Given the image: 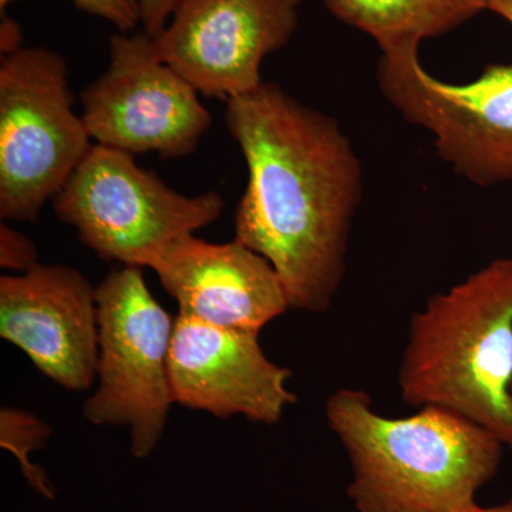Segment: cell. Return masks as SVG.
<instances>
[{"mask_svg": "<svg viewBox=\"0 0 512 512\" xmlns=\"http://www.w3.org/2000/svg\"><path fill=\"white\" fill-rule=\"evenodd\" d=\"M225 121L248 167L235 239L274 266L291 309L329 311L365 185L352 141L274 83L228 100Z\"/></svg>", "mask_w": 512, "mask_h": 512, "instance_id": "obj_1", "label": "cell"}, {"mask_svg": "<svg viewBox=\"0 0 512 512\" xmlns=\"http://www.w3.org/2000/svg\"><path fill=\"white\" fill-rule=\"evenodd\" d=\"M325 414L348 454L357 512H466L503 461V441L443 407L393 419L345 387L330 394Z\"/></svg>", "mask_w": 512, "mask_h": 512, "instance_id": "obj_2", "label": "cell"}, {"mask_svg": "<svg viewBox=\"0 0 512 512\" xmlns=\"http://www.w3.org/2000/svg\"><path fill=\"white\" fill-rule=\"evenodd\" d=\"M397 382L404 403L461 414L512 451V258L414 313Z\"/></svg>", "mask_w": 512, "mask_h": 512, "instance_id": "obj_3", "label": "cell"}, {"mask_svg": "<svg viewBox=\"0 0 512 512\" xmlns=\"http://www.w3.org/2000/svg\"><path fill=\"white\" fill-rule=\"evenodd\" d=\"M53 207L101 261L143 269L175 238L217 221L225 201L215 191L181 194L137 165L133 154L97 144L53 198Z\"/></svg>", "mask_w": 512, "mask_h": 512, "instance_id": "obj_4", "label": "cell"}, {"mask_svg": "<svg viewBox=\"0 0 512 512\" xmlns=\"http://www.w3.org/2000/svg\"><path fill=\"white\" fill-rule=\"evenodd\" d=\"M62 55L22 47L0 64V217L36 222L92 148Z\"/></svg>", "mask_w": 512, "mask_h": 512, "instance_id": "obj_5", "label": "cell"}, {"mask_svg": "<svg viewBox=\"0 0 512 512\" xmlns=\"http://www.w3.org/2000/svg\"><path fill=\"white\" fill-rule=\"evenodd\" d=\"M97 389L83 406L96 426L130 431L131 453H153L174 404L168 353L175 319L151 295L138 266L113 269L96 288Z\"/></svg>", "mask_w": 512, "mask_h": 512, "instance_id": "obj_6", "label": "cell"}, {"mask_svg": "<svg viewBox=\"0 0 512 512\" xmlns=\"http://www.w3.org/2000/svg\"><path fill=\"white\" fill-rule=\"evenodd\" d=\"M377 82L407 123L429 131L454 173L480 187L512 181V63L451 84L424 70L419 47H406L382 53Z\"/></svg>", "mask_w": 512, "mask_h": 512, "instance_id": "obj_7", "label": "cell"}, {"mask_svg": "<svg viewBox=\"0 0 512 512\" xmlns=\"http://www.w3.org/2000/svg\"><path fill=\"white\" fill-rule=\"evenodd\" d=\"M82 106L90 137L128 154L190 156L212 123L197 90L158 59L144 30L111 36L109 66L83 90Z\"/></svg>", "mask_w": 512, "mask_h": 512, "instance_id": "obj_8", "label": "cell"}, {"mask_svg": "<svg viewBox=\"0 0 512 512\" xmlns=\"http://www.w3.org/2000/svg\"><path fill=\"white\" fill-rule=\"evenodd\" d=\"M301 0H180L153 49L198 93L228 101L255 92L266 56L288 45Z\"/></svg>", "mask_w": 512, "mask_h": 512, "instance_id": "obj_9", "label": "cell"}, {"mask_svg": "<svg viewBox=\"0 0 512 512\" xmlns=\"http://www.w3.org/2000/svg\"><path fill=\"white\" fill-rule=\"evenodd\" d=\"M0 336L73 392L93 386L99 359L96 288L64 265L0 278Z\"/></svg>", "mask_w": 512, "mask_h": 512, "instance_id": "obj_10", "label": "cell"}, {"mask_svg": "<svg viewBox=\"0 0 512 512\" xmlns=\"http://www.w3.org/2000/svg\"><path fill=\"white\" fill-rule=\"evenodd\" d=\"M174 403L220 419L244 416L274 426L298 402L292 372L268 359L259 333L218 328L177 315L168 353Z\"/></svg>", "mask_w": 512, "mask_h": 512, "instance_id": "obj_11", "label": "cell"}, {"mask_svg": "<svg viewBox=\"0 0 512 512\" xmlns=\"http://www.w3.org/2000/svg\"><path fill=\"white\" fill-rule=\"evenodd\" d=\"M150 269L178 303V315L218 328L261 333L291 309L274 266L238 239L210 244L181 235Z\"/></svg>", "mask_w": 512, "mask_h": 512, "instance_id": "obj_12", "label": "cell"}, {"mask_svg": "<svg viewBox=\"0 0 512 512\" xmlns=\"http://www.w3.org/2000/svg\"><path fill=\"white\" fill-rule=\"evenodd\" d=\"M339 19L375 39L380 52L420 47L453 32L487 8V0H323Z\"/></svg>", "mask_w": 512, "mask_h": 512, "instance_id": "obj_13", "label": "cell"}, {"mask_svg": "<svg viewBox=\"0 0 512 512\" xmlns=\"http://www.w3.org/2000/svg\"><path fill=\"white\" fill-rule=\"evenodd\" d=\"M52 434V427L33 413L13 407L0 410V446L18 458L20 470L33 490L49 500H55V487L42 468L30 463L29 456L45 447Z\"/></svg>", "mask_w": 512, "mask_h": 512, "instance_id": "obj_14", "label": "cell"}, {"mask_svg": "<svg viewBox=\"0 0 512 512\" xmlns=\"http://www.w3.org/2000/svg\"><path fill=\"white\" fill-rule=\"evenodd\" d=\"M20 0H0L2 15L12 3ZM77 9L113 23L120 33L131 32L141 23L138 0H70Z\"/></svg>", "mask_w": 512, "mask_h": 512, "instance_id": "obj_15", "label": "cell"}, {"mask_svg": "<svg viewBox=\"0 0 512 512\" xmlns=\"http://www.w3.org/2000/svg\"><path fill=\"white\" fill-rule=\"evenodd\" d=\"M37 262V249L32 239L2 224L0 227V266L19 274L29 271Z\"/></svg>", "mask_w": 512, "mask_h": 512, "instance_id": "obj_16", "label": "cell"}, {"mask_svg": "<svg viewBox=\"0 0 512 512\" xmlns=\"http://www.w3.org/2000/svg\"><path fill=\"white\" fill-rule=\"evenodd\" d=\"M144 32L156 37L167 25L180 0H138Z\"/></svg>", "mask_w": 512, "mask_h": 512, "instance_id": "obj_17", "label": "cell"}, {"mask_svg": "<svg viewBox=\"0 0 512 512\" xmlns=\"http://www.w3.org/2000/svg\"><path fill=\"white\" fill-rule=\"evenodd\" d=\"M22 29L16 20L8 18L2 19V28H0V52L2 57L12 55L22 49Z\"/></svg>", "mask_w": 512, "mask_h": 512, "instance_id": "obj_18", "label": "cell"}, {"mask_svg": "<svg viewBox=\"0 0 512 512\" xmlns=\"http://www.w3.org/2000/svg\"><path fill=\"white\" fill-rule=\"evenodd\" d=\"M487 8L512 26V0H487Z\"/></svg>", "mask_w": 512, "mask_h": 512, "instance_id": "obj_19", "label": "cell"}, {"mask_svg": "<svg viewBox=\"0 0 512 512\" xmlns=\"http://www.w3.org/2000/svg\"><path fill=\"white\" fill-rule=\"evenodd\" d=\"M466 512H512V500L505 501L503 504L491 505V507H481L477 504Z\"/></svg>", "mask_w": 512, "mask_h": 512, "instance_id": "obj_20", "label": "cell"}]
</instances>
